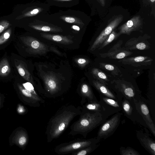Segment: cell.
Listing matches in <instances>:
<instances>
[{"mask_svg":"<svg viewBox=\"0 0 155 155\" xmlns=\"http://www.w3.org/2000/svg\"><path fill=\"white\" fill-rule=\"evenodd\" d=\"M93 84L94 87L99 92L105 96L110 98L115 99V97L114 94L106 87V85L98 80H93Z\"/></svg>","mask_w":155,"mask_h":155,"instance_id":"20","label":"cell"},{"mask_svg":"<svg viewBox=\"0 0 155 155\" xmlns=\"http://www.w3.org/2000/svg\"><path fill=\"white\" fill-rule=\"evenodd\" d=\"M137 136L143 147L150 153L155 155V142L147 134L141 130L137 131Z\"/></svg>","mask_w":155,"mask_h":155,"instance_id":"13","label":"cell"},{"mask_svg":"<svg viewBox=\"0 0 155 155\" xmlns=\"http://www.w3.org/2000/svg\"><path fill=\"white\" fill-rule=\"evenodd\" d=\"M77 62L78 64H85L87 63V61L83 58L79 59L77 61Z\"/></svg>","mask_w":155,"mask_h":155,"instance_id":"33","label":"cell"},{"mask_svg":"<svg viewBox=\"0 0 155 155\" xmlns=\"http://www.w3.org/2000/svg\"><path fill=\"white\" fill-rule=\"evenodd\" d=\"M97 139L95 138L87 140L78 139L60 144L55 147L54 151L59 155L67 154L85 147L95 145L97 143Z\"/></svg>","mask_w":155,"mask_h":155,"instance_id":"5","label":"cell"},{"mask_svg":"<svg viewBox=\"0 0 155 155\" xmlns=\"http://www.w3.org/2000/svg\"><path fill=\"white\" fill-rule=\"evenodd\" d=\"M121 90L124 94L130 97H133L135 95V93L133 88L130 86L126 85L124 83H122Z\"/></svg>","mask_w":155,"mask_h":155,"instance_id":"26","label":"cell"},{"mask_svg":"<svg viewBox=\"0 0 155 155\" xmlns=\"http://www.w3.org/2000/svg\"><path fill=\"white\" fill-rule=\"evenodd\" d=\"M41 35L46 39L63 44H70L73 42L71 40L68 38L59 35L42 34Z\"/></svg>","mask_w":155,"mask_h":155,"instance_id":"19","label":"cell"},{"mask_svg":"<svg viewBox=\"0 0 155 155\" xmlns=\"http://www.w3.org/2000/svg\"><path fill=\"white\" fill-rule=\"evenodd\" d=\"M1 58V55H0V58Z\"/></svg>","mask_w":155,"mask_h":155,"instance_id":"37","label":"cell"},{"mask_svg":"<svg viewBox=\"0 0 155 155\" xmlns=\"http://www.w3.org/2000/svg\"><path fill=\"white\" fill-rule=\"evenodd\" d=\"M79 119L70 127L69 134L82 135L85 138L87 134L100 124L103 120L99 111H82Z\"/></svg>","mask_w":155,"mask_h":155,"instance_id":"3","label":"cell"},{"mask_svg":"<svg viewBox=\"0 0 155 155\" xmlns=\"http://www.w3.org/2000/svg\"><path fill=\"white\" fill-rule=\"evenodd\" d=\"M140 110L141 114L147 124L155 136V126L150 117L147 107L145 104L142 103L140 105Z\"/></svg>","mask_w":155,"mask_h":155,"instance_id":"17","label":"cell"},{"mask_svg":"<svg viewBox=\"0 0 155 155\" xmlns=\"http://www.w3.org/2000/svg\"><path fill=\"white\" fill-rule=\"evenodd\" d=\"M63 0L68 1V0Z\"/></svg>","mask_w":155,"mask_h":155,"instance_id":"38","label":"cell"},{"mask_svg":"<svg viewBox=\"0 0 155 155\" xmlns=\"http://www.w3.org/2000/svg\"><path fill=\"white\" fill-rule=\"evenodd\" d=\"M12 30L9 29L0 35V50L5 49L13 42L15 36Z\"/></svg>","mask_w":155,"mask_h":155,"instance_id":"16","label":"cell"},{"mask_svg":"<svg viewBox=\"0 0 155 155\" xmlns=\"http://www.w3.org/2000/svg\"><path fill=\"white\" fill-rule=\"evenodd\" d=\"M103 101L107 104L114 107H119V106L117 102L110 98L103 97Z\"/></svg>","mask_w":155,"mask_h":155,"instance_id":"29","label":"cell"},{"mask_svg":"<svg viewBox=\"0 0 155 155\" xmlns=\"http://www.w3.org/2000/svg\"><path fill=\"white\" fill-rule=\"evenodd\" d=\"M13 81L15 85L18 88L23 95L27 97L31 98L40 103H45L44 100L37 94H34L25 89L20 83L16 76Z\"/></svg>","mask_w":155,"mask_h":155,"instance_id":"18","label":"cell"},{"mask_svg":"<svg viewBox=\"0 0 155 155\" xmlns=\"http://www.w3.org/2000/svg\"><path fill=\"white\" fill-rule=\"evenodd\" d=\"M34 28L36 29L41 30L44 31H49L52 30V31H55V30L53 29H51L50 27L48 26H44L41 28L38 26H34Z\"/></svg>","mask_w":155,"mask_h":155,"instance_id":"30","label":"cell"},{"mask_svg":"<svg viewBox=\"0 0 155 155\" xmlns=\"http://www.w3.org/2000/svg\"><path fill=\"white\" fill-rule=\"evenodd\" d=\"M27 142V138L25 136L21 137L19 140V143L21 145H23L25 144Z\"/></svg>","mask_w":155,"mask_h":155,"instance_id":"31","label":"cell"},{"mask_svg":"<svg viewBox=\"0 0 155 155\" xmlns=\"http://www.w3.org/2000/svg\"><path fill=\"white\" fill-rule=\"evenodd\" d=\"M73 28L74 29H76L77 30H79V28L77 26L74 25L73 26Z\"/></svg>","mask_w":155,"mask_h":155,"instance_id":"35","label":"cell"},{"mask_svg":"<svg viewBox=\"0 0 155 155\" xmlns=\"http://www.w3.org/2000/svg\"><path fill=\"white\" fill-rule=\"evenodd\" d=\"M96 144L91 145L72 153V155H86L91 153L97 148Z\"/></svg>","mask_w":155,"mask_h":155,"instance_id":"25","label":"cell"},{"mask_svg":"<svg viewBox=\"0 0 155 155\" xmlns=\"http://www.w3.org/2000/svg\"><path fill=\"white\" fill-rule=\"evenodd\" d=\"M120 114L118 113L106 122L98 133L97 139H106L113 134L119 125Z\"/></svg>","mask_w":155,"mask_h":155,"instance_id":"7","label":"cell"},{"mask_svg":"<svg viewBox=\"0 0 155 155\" xmlns=\"http://www.w3.org/2000/svg\"><path fill=\"white\" fill-rule=\"evenodd\" d=\"M15 75L10 56L5 52L0 59V81H13Z\"/></svg>","mask_w":155,"mask_h":155,"instance_id":"6","label":"cell"},{"mask_svg":"<svg viewBox=\"0 0 155 155\" xmlns=\"http://www.w3.org/2000/svg\"><path fill=\"white\" fill-rule=\"evenodd\" d=\"M99 66L101 68L110 72L114 75H119L121 73L120 70L117 66L112 64L100 63H99Z\"/></svg>","mask_w":155,"mask_h":155,"instance_id":"23","label":"cell"},{"mask_svg":"<svg viewBox=\"0 0 155 155\" xmlns=\"http://www.w3.org/2000/svg\"><path fill=\"white\" fill-rule=\"evenodd\" d=\"M92 73L94 77L97 79V80L106 85L109 79L107 76L102 71L97 68H94L92 70Z\"/></svg>","mask_w":155,"mask_h":155,"instance_id":"21","label":"cell"},{"mask_svg":"<svg viewBox=\"0 0 155 155\" xmlns=\"http://www.w3.org/2000/svg\"><path fill=\"white\" fill-rule=\"evenodd\" d=\"M120 22V20L117 18H116L113 20L97 38L91 47L90 50L93 51L98 48Z\"/></svg>","mask_w":155,"mask_h":155,"instance_id":"9","label":"cell"},{"mask_svg":"<svg viewBox=\"0 0 155 155\" xmlns=\"http://www.w3.org/2000/svg\"><path fill=\"white\" fill-rule=\"evenodd\" d=\"M80 95L81 97V104L83 105L87 99L89 102H94V97L93 93L90 86L87 84L84 83L81 86Z\"/></svg>","mask_w":155,"mask_h":155,"instance_id":"15","label":"cell"},{"mask_svg":"<svg viewBox=\"0 0 155 155\" xmlns=\"http://www.w3.org/2000/svg\"><path fill=\"white\" fill-rule=\"evenodd\" d=\"M101 106L100 104L94 103L89 102L81 107L82 111H99L101 110Z\"/></svg>","mask_w":155,"mask_h":155,"instance_id":"22","label":"cell"},{"mask_svg":"<svg viewBox=\"0 0 155 155\" xmlns=\"http://www.w3.org/2000/svg\"><path fill=\"white\" fill-rule=\"evenodd\" d=\"M122 105L123 108L126 113L130 115L132 113V108L128 102L125 100L123 103Z\"/></svg>","mask_w":155,"mask_h":155,"instance_id":"28","label":"cell"},{"mask_svg":"<svg viewBox=\"0 0 155 155\" xmlns=\"http://www.w3.org/2000/svg\"><path fill=\"white\" fill-rule=\"evenodd\" d=\"M150 2L152 3H154V2H155V0H150Z\"/></svg>","mask_w":155,"mask_h":155,"instance_id":"36","label":"cell"},{"mask_svg":"<svg viewBox=\"0 0 155 155\" xmlns=\"http://www.w3.org/2000/svg\"><path fill=\"white\" fill-rule=\"evenodd\" d=\"M9 56L15 75L34 84L33 77L27 61L23 57L13 52Z\"/></svg>","mask_w":155,"mask_h":155,"instance_id":"4","label":"cell"},{"mask_svg":"<svg viewBox=\"0 0 155 155\" xmlns=\"http://www.w3.org/2000/svg\"><path fill=\"white\" fill-rule=\"evenodd\" d=\"M43 80L45 88L51 94H54L60 90L58 81L53 75L45 74L43 77Z\"/></svg>","mask_w":155,"mask_h":155,"instance_id":"14","label":"cell"},{"mask_svg":"<svg viewBox=\"0 0 155 155\" xmlns=\"http://www.w3.org/2000/svg\"><path fill=\"white\" fill-rule=\"evenodd\" d=\"M121 59L119 62H122L124 64L136 67L150 65L153 61L149 57L141 56L125 58Z\"/></svg>","mask_w":155,"mask_h":155,"instance_id":"12","label":"cell"},{"mask_svg":"<svg viewBox=\"0 0 155 155\" xmlns=\"http://www.w3.org/2000/svg\"><path fill=\"white\" fill-rule=\"evenodd\" d=\"M122 43L123 41L119 40L107 52L100 54L101 57L104 58H107L114 59H121L132 54V52L125 48H121Z\"/></svg>","mask_w":155,"mask_h":155,"instance_id":"8","label":"cell"},{"mask_svg":"<svg viewBox=\"0 0 155 155\" xmlns=\"http://www.w3.org/2000/svg\"><path fill=\"white\" fill-rule=\"evenodd\" d=\"M121 35L120 33L116 32L114 30L105 40L103 43L98 48V50H101L111 42L113 41L116 40Z\"/></svg>","mask_w":155,"mask_h":155,"instance_id":"24","label":"cell"},{"mask_svg":"<svg viewBox=\"0 0 155 155\" xmlns=\"http://www.w3.org/2000/svg\"><path fill=\"white\" fill-rule=\"evenodd\" d=\"M142 22L139 15L133 17L130 20L120 26L118 29L121 35H130L133 31H138L142 28Z\"/></svg>","mask_w":155,"mask_h":155,"instance_id":"10","label":"cell"},{"mask_svg":"<svg viewBox=\"0 0 155 155\" xmlns=\"http://www.w3.org/2000/svg\"><path fill=\"white\" fill-rule=\"evenodd\" d=\"M38 12V9H36L33 10L31 12V14H36Z\"/></svg>","mask_w":155,"mask_h":155,"instance_id":"34","label":"cell"},{"mask_svg":"<svg viewBox=\"0 0 155 155\" xmlns=\"http://www.w3.org/2000/svg\"><path fill=\"white\" fill-rule=\"evenodd\" d=\"M13 42L19 55L23 57L43 54L48 51L47 45L26 35L15 36Z\"/></svg>","mask_w":155,"mask_h":155,"instance_id":"2","label":"cell"},{"mask_svg":"<svg viewBox=\"0 0 155 155\" xmlns=\"http://www.w3.org/2000/svg\"><path fill=\"white\" fill-rule=\"evenodd\" d=\"M65 21L69 23H72L74 22L75 21V19L73 17H66L65 19Z\"/></svg>","mask_w":155,"mask_h":155,"instance_id":"32","label":"cell"},{"mask_svg":"<svg viewBox=\"0 0 155 155\" xmlns=\"http://www.w3.org/2000/svg\"><path fill=\"white\" fill-rule=\"evenodd\" d=\"M120 152L122 155H140V154L137 151L130 147L126 148L121 147Z\"/></svg>","mask_w":155,"mask_h":155,"instance_id":"27","label":"cell"},{"mask_svg":"<svg viewBox=\"0 0 155 155\" xmlns=\"http://www.w3.org/2000/svg\"><path fill=\"white\" fill-rule=\"evenodd\" d=\"M148 38L139 37L132 38L128 40L125 45V48L128 50L138 49L145 50L150 48V44L148 41Z\"/></svg>","mask_w":155,"mask_h":155,"instance_id":"11","label":"cell"},{"mask_svg":"<svg viewBox=\"0 0 155 155\" xmlns=\"http://www.w3.org/2000/svg\"><path fill=\"white\" fill-rule=\"evenodd\" d=\"M81 112V107L72 105H66L60 109L48 123L45 132L47 142L58 138Z\"/></svg>","mask_w":155,"mask_h":155,"instance_id":"1","label":"cell"}]
</instances>
